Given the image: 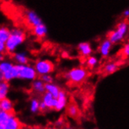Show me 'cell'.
Instances as JSON below:
<instances>
[{"mask_svg": "<svg viewBox=\"0 0 129 129\" xmlns=\"http://www.w3.org/2000/svg\"><path fill=\"white\" fill-rule=\"evenodd\" d=\"M31 129H42V128L40 127H38V126H34V127H31Z\"/></svg>", "mask_w": 129, "mask_h": 129, "instance_id": "e575fe53", "label": "cell"}, {"mask_svg": "<svg viewBox=\"0 0 129 129\" xmlns=\"http://www.w3.org/2000/svg\"><path fill=\"white\" fill-rule=\"evenodd\" d=\"M119 69V65L117 63H108L103 67V71L107 74H111Z\"/></svg>", "mask_w": 129, "mask_h": 129, "instance_id": "44dd1931", "label": "cell"}, {"mask_svg": "<svg viewBox=\"0 0 129 129\" xmlns=\"http://www.w3.org/2000/svg\"><path fill=\"white\" fill-rule=\"evenodd\" d=\"M48 109L46 107V106L45 105V103L40 100V104H39V112L41 113H45V111H47Z\"/></svg>", "mask_w": 129, "mask_h": 129, "instance_id": "83f0119b", "label": "cell"}, {"mask_svg": "<svg viewBox=\"0 0 129 129\" xmlns=\"http://www.w3.org/2000/svg\"><path fill=\"white\" fill-rule=\"evenodd\" d=\"M4 81V75H3V73L0 71V81Z\"/></svg>", "mask_w": 129, "mask_h": 129, "instance_id": "1f68e13d", "label": "cell"}, {"mask_svg": "<svg viewBox=\"0 0 129 129\" xmlns=\"http://www.w3.org/2000/svg\"><path fill=\"white\" fill-rule=\"evenodd\" d=\"M122 56L124 57H129V44L127 43L122 49Z\"/></svg>", "mask_w": 129, "mask_h": 129, "instance_id": "484cf974", "label": "cell"}, {"mask_svg": "<svg viewBox=\"0 0 129 129\" xmlns=\"http://www.w3.org/2000/svg\"><path fill=\"white\" fill-rule=\"evenodd\" d=\"M128 31V24L126 21H121L117 25L116 29L109 32L107 39L112 43L115 44L122 40Z\"/></svg>", "mask_w": 129, "mask_h": 129, "instance_id": "277c9868", "label": "cell"}, {"mask_svg": "<svg viewBox=\"0 0 129 129\" xmlns=\"http://www.w3.org/2000/svg\"><path fill=\"white\" fill-rule=\"evenodd\" d=\"M34 67L39 77L44 74H52L55 71V64L48 59H38L34 63Z\"/></svg>", "mask_w": 129, "mask_h": 129, "instance_id": "5b68a950", "label": "cell"}, {"mask_svg": "<svg viewBox=\"0 0 129 129\" xmlns=\"http://www.w3.org/2000/svg\"><path fill=\"white\" fill-rule=\"evenodd\" d=\"M45 83L39 78H38L31 81V89L32 91V92L35 93V95H42L45 92Z\"/></svg>", "mask_w": 129, "mask_h": 129, "instance_id": "7c38bea8", "label": "cell"}, {"mask_svg": "<svg viewBox=\"0 0 129 129\" xmlns=\"http://www.w3.org/2000/svg\"><path fill=\"white\" fill-rule=\"evenodd\" d=\"M62 129H74V128L72 127H71V126H65V127H63Z\"/></svg>", "mask_w": 129, "mask_h": 129, "instance_id": "836d02e7", "label": "cell"}, {"mask_svg": "<svg viewBox=\"0 0 129 129\" xmlns=\"http://www.w3.org/2000/svg\"><path fill=\"white\" fill-rule=\"evenodd\" d=\"M41 101H42L45 105L46 106L48 110H54L56 103V99L52 96L50 93L45 92L41 95Z\"/></svg>", "mask_w": 129, "mask_h": 129, "instance_id": "4fadbf2b", "label": "cell"}, {"mask_svg": "<svg viewBox=\"0 0 129 129\" xmlns=\"http://www.w3.org/2000/svg\"><path fill=\"white\" fill-rule=\"evenodd\" d=\"M45 92L50 93L52 96H54L55 98L57 97L59 92L61 91V88H60L57 84H56V83H54V82L45 84Z\"/></svg>", "mask_w": 129, "mask_h": 129, "instance_id": "ac0fdd59", "label": "cell"}, {"mask_svg": "<svg viewBox=\"0 0 129 129\" xmlns=\"http://www.w3.org/2000/svg\"><path fill=\"white\" fill-rule=\"evenodd\" d=\"M123 16L124 18H128L129 17V9L126 10L123 12Z\"/></svg>", "mask_w": 129, "mask_h": 129, "instance_id": "f546056e", "label": "cell"}, {"mask_svg": "<svg viewBox=\"0 0 129 129\" xmlns=\"http://www.w3.org/2000/svg\"><path fill=\"white\" fill-rule=\"evenodd\" d=\"M79 54L81 56L87 58L88 56H91L93 52L92 47L91 44L88 42H82L78 45V48H77Z\"/></svg>", "mask_w": 129, "mask_h": 129, "instance_id": "8fae6325", "label": "cell"}, {"mask_svg": "<svg viewBox=\"0 0 129 129\" xmlns=\"http://www.w3.org/2000/svg\"><path fill=\"white\" fill-rule=\"evenodd\" d=\"M45 129H62V128H59V127H56L55 125H53V126H48V127H46Z\"/></svg>", "mask_w": 129, "mask_h": 129, "instance_id": "4dcf8cb0", "label": "cell"}, {"mask_svg": "<svg viewBox=\"0 0 129 129\" xmlns=\"http://www.w3.org/2000/svg\"><path fill=\"white\" fill-rule=\"evenodd\" d=\"M25 20H26L27 24L31 27L43 23V20H42L41 17L36 12H35L32 10H27L26 11Z\"/></svg>", "mask_w": 129, "mask_h": 129, "instance_id": "ba28073f", "label": "cell"}, {"mask_svg": "<svg viewBox=\"0 0 129 129\" xmlns=\"http://www.w3.org/2000/svg\"><path fill=\"white\" fill-rule=\"evenodd\" d=\"M112 43L107 39L103 40L100 47H99V52H100V55L103 56V57H107L110 54V52L111 50V48H112Z\"/></svg>", "mask_w": 129, "mask_h": 129, "instance_id": "e0dca14e", "label": "cell"}, {"mask_svg": "<svg viewBox=\"0 0 129 129\" xmlns=\"http://www.w3.org/2000/svg\"><path fill=\"white\" fill-rule=\"evenodd\" d=\"M89 72L84 67H76L67 71L64 74V78L68 83L76 85L84 82L88 77Z\"/></svg>", "mask_w": 129, "mask_h": 129, "instance_id": "7a4b0ae2", "label": "cell"}, {"mask_svg": "<svg viewBox=\"0 0 129 129\" xmlns=\"http://www.w3.org/2000/svg\"><path fill=\"white\" fill-rule=\"evenodd\" d=\"M11 115V113L0 110V125H3Z\"/></svg>", "mask_w": 129, "mask_h": 129, "instance_id": "d4e9b609", "label": "cell"}, {"mask_svg": "<svg viewBox=\"0 0 129 129\" xmlns=\"http://www.w3.org/2000/svg\"><path fill=\"white\" fill-rule=\"evenodd\" d=\"M26 32L23 29L20 27H13L10 29V37L5 43L6 54L12 55L20 45L24 44V42L26 41Z\"/></svg>", "mask_w": 129, "mask_h": 129, "instance_id": "6da1fadb", "label": "cell"}, {"mask_svg": "<svg viewBox=\"0 0 129 129\" xmlns=\"http://www.w3.org/2000/svg\"><path fill=\"white\" fill-rule=\"evenodd\" d=\"M56 127H58L59 128H63V127H65V120L63 118H59L56 121V124H55Z\"/></svg>", "mask_w": 129, "mask_h": 129, "instance_id": "4316f807", "label": "cell"}, {"mask_svg": "<svg viewBox=\"0 0 129 129\" xmlns=\"http://www.w3.org/2000/svg\"><path fill=\"white\" fill-rule=\"evenodd\" d=\"M67 114L73 119H77L80 117V110L78 105L74 103H68L66 107Z\"/></svg>", "mask_w": 129, "mask_h": 129, "instance_id": "9a60e30c", "label": "cell"}, {"mask_svg": "<svg viewBox=\"0 0 129 129\" xmlns=\"http://www.w3.org/2000/svg\"><path fill=\"white\" fill-rule=\"evenodd\" d=\"M21 129H31V127H27V126H23Z\"/></svg>", "mask_w": 129, "mask_h": 129, "instance_id": "d590c367", "label": "cell"}, {"mask_svg": "<svg viewBox=\"0 0 129 129\" xmlns=\"http://www.w3.org/2000/svg\"><path fill=\"white\" fill-rule=\"evenodd\" d=\"M40 100L38 98H33L30 102V111L32 113H38L39 112Z\"/></svg>", "mask_w": 129, "mask_h": 129, "instance_id": "7402d4cb", "label": "cell"}, {"mask_svg": "<svg viewBox=\"0 0 129 129\" xmlns=\"http://www.w3.org/2000/svg\"><path fill=\"white\" fill-rule=\"evenodd\" d=\"M15 67H16L17 79L24 80V81H32L39 78L34 65L30 63L27 64H16L15 63Z\"/></svg>", "mask_w": 129, "mask_h": 129, "instance_id": "3957f363", "label": "cell"}, {"mask_svg": "<svg viewBox=\"0 0 129 129\" xmlns=\"http://www.w3.org/2000/svg\"><path fill=\"white\" fill-rule=\"evenodd\" d=\"M56 99V103L54 110L56 111H62L64 109H66L68 104V96L65 91L61 89V91L59 92V95Z\"/></svg>", "mask_w": 129, "mask_h": 129, "instance_id": "9c48e42d", "label": "cell"}, {"mask_svg": "<svg viewBox=\"0 0 129 129\" xmlns=\"http://www.w3.org/2000/svg\"><path fill=\"white\" fill-rule=\"evenodd\" d=\"M10 35V28L6 26H0V42L6 43Z\"/></svg>", "mask_w": 129, "mask_h": 129, "instance_id": "ffe728a7", "label": "cell"}, {"mask_svg": "<svg viewBox=\"0 0 129 129\" xmlns=\"http://www.w3.org/2000/svg\"><path fill=\"white\" fill-rule=\"evenodd\" d=\"M0 129H3V127L2 125H0Z\"/></svg>", "mask_w": 129, "mask_h": 129, "instance_id": "8d00e7d4", "label": "cell"}, {"mask_svg": "<svg viewBox=\"0 0 129 129\" xmlns=\"http://www.w3.org/2000/svg\"><path fill=\"white\" fill-rule=\"evenodd\" d=\"M10 89V82L6 81H0V100L6 98Z\"/></svg>", "mask_w": 129, "mask_h": 129, "instance_id": "d6986e66", "label": "cell"}, {"mask_svg": "<svg viewBox=\"0 0 129 129\" xmlns=\"http://www.w3.org/2000/svg\"><path fill=\"white\" fill-rule=\"evenodd\" d=\"M86 67L89 69H93L94 67H95L99 63V60L96 56H89L86 58Z\"/></svg>", "mask_w": 129, "mask_h": 129, "instance_id": "603a6c76", "label": "cell"}, {"mask_svg": "<svg viewBox=\"0 0 129 129\" xmlns=\"http://www.w3.org/2000/svg\"><path fill=\"white\" fill-rule=\"evenodd\" d=\"M3 59H5V54H1V53H0V62L3 61Z\"/></svg>", "mask_w": 129, "mask_h": 129, "instance_id": "d6a6232c", "label": "cell"}, {"mask_svg": "<svg viewBox=\"0 0 129 129\" xmlns=\"http://www.w3.org/2000/svg\"><path fill=\"white\" fill-rule=\"evenodd\" d=\"M3 129H21L24 126L20 120L16 116L15 113H11L10 117L2 125Z\"/></svg>", "mask_w": 129, "mask_h": 129, "instance_id": "52a82bcc", "label": "cell"}, {"mask_svg": "<svg viewBox=\"0 0 129 129\" xmlns=\"http://www.w3.org/2000/svg\"><path fill=\"white\" fill-rule=\"evenodd\" d=\"M0 71L3 73L4 81L10 82L14 79H17L15 63L11 60L3 59L0 62Z\"/></svg>", "mask_w": 129, "mask_h": 129, "instance_id": "8992f818", "label": "cell"}, {"mask_svg": "<svg viewBox=\"0 0 129 129\" xmlns=\"http://www.w3.org/2000/svg\"><path fill=\"white\" fill-rule=\"evenodd\" d=\"M12 59L16 64H27L30 62V58L26 52L16 51L12 54Z\"/></svg>", "mask_w": 129, "mask_h": 129, "instance_id": "30bf717a", "label": "cell"}, {"mask_svg": "<svg viewBox=\"0 0 129 129\" xmlns=\"http://www.w3.org/2000/svg\"><path fill=\"white\" fill-rule=\"evenodd\" d=\"M0 53L1 54H6V45L4 42H0Z\"/></svg>", "mask_w": 129, "mask_h": 129, "instance_id": "f1b7e54d", "label": "cell"}, {"mask_svg": "<svg viewBox=\"0 0 129 129\" xmlns=\"http://www.w3.org/2000/svg\"><path fill=\"white\" fill-rule=\"evenodd\" d=\"M0 110L8 112L10 113H13L14 112V104L9 98H4L0 100Z\"/></svg>", "mask_w": 129, "mask_h": 129, "instance_id": "2e32d148", "label": "cell"}, {"mask_svg": "<svg viewBox=\"0 0 129 129\" xmlns=\"http://www.w3.org/2000/svg\"><path fill=\"white\" fill-rule=\"evenodd\" d=\"M45 84H48V83H52V82H54V78L51 74H44L42 75L40 77H39Z\"/></svg>", "mask_w": 129, "mask_h": 129, "instance_id": "cb8c5ba5", "label": "cell"}, {"mask_svg": "<svg viewBox=\"0 0 129 129\" xmlns=\"http://www.w3.org/2000/svg\"><path fill=\"white\" fill-rule=\"evenodd\" d=\"M32 33L38 39H44L48 34V27L43 22L32 27Z\"/></svg>", "mask_w": 129, "mask_h": 129, "instance_id": "5bb4252c", "label": "cell"}, {"mask_svg": "<svg viewBox=\"0 0 129 129\" xmlns=\"http://www.w3.org/2000/svg\"><path fill=\"white\" fill-rule=\"evenodd\" d=\"M127 43H128V44H129V39H128V42H127Z\"/></svg>", "mask_w": 129, "mask_h": 129, "instance_id": "74e56055", "label": "cell"}]
</instances>
